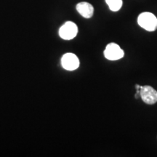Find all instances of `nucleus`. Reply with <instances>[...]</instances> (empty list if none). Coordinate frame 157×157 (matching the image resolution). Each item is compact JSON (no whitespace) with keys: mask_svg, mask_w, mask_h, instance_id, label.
Returning a JSON list of instances; mask_svg holds the SVG:
<instances>
[{"mask_svg":"<svg viewBox=\"0 0 157 157\" xmlns=\"http://www.w3.org/2000/svg\"><path fill=\"white\" fill-rule=\"evenodd\" d=\"M140 95L143 101L148 105H153L157 102V91L148 85L140 86Z\"/></svg>","mask_w":157,"mask_h":157,"instance_id":"obj_4","label":"nucleus"},{"mask_svg":"<svg viewBox=\"0 0 157 157\" xmlns=\"http://www.w3.org/2000/svg\"><path fill=\"white\" fill-rule=\"evenodd\" d=\"M76 7V10L82 17H85V18H90L91 17H93L94 7L91 4L86 2H82L78 3Z\"/></svg>","mask_w":157,"mask_h":157,"instance_id":"obj_6","label":"nucleus"},{"mask_svg":"<svg viewBox=\"0 0 157 157\" xmlns=\"http://www.w3.org/2000/svg\"><path fill=\"white\" fill-rule=\"evenodd\" d=\"M78 33V27L75 23L71 21H68L60 27L59 30V35L63 39L70 40L75 38Z\"/></svg>","mask_w":157,"mask_h":157,"instance_id":"obj_2","label":"nucleus"},{"mask_svg":"<svg viewBox=\"0 0 157 157\" xmlns=\"http://www.w3.org/2000/svg\"><path fill=\"white\" fill-rule=\"evenodd\" d=\"M105 2L109 5V9L113 12H117L122 7V0H105Z\"/></svg>","mask_w":157,"mask_h":157,"instance_id":"obj_7","label":"nucleus"},{"mask_svg":"<svg viewBox=\"0 0 157 157\" xmlns=\"http://www.w3.org/2000/svg\"><path fill=\"white\" fill-rule=\"evenodd\" d=\"M137 23L141 28L148 31H154L157 29V17L151 13L145 12L139 15Z\"/></svg>","mask_w":157,"mask_h":157,"instance_id":"obj_1","label":"nucleus"},{"mask_svg":"<svg viewBox=\"0 0 157 157\" xmlns=\"http://www.w3.org/2000/svg\"><path fill=\"white\" fill-rule=\"evenodd\" d=\"M124 52L122 49L115 43H110L104 50L105 58L109 60H117L122 58Z\"/></svg>","mask_w":157,"mask_h":157,"instance_id":"obj_3","label":"nucleus"},{"mask_svg":"<svg viewBox=\"0 0 157 157\" xmlns=\"http://www.w3.org/2000/svg\"><path fill=\"white\" fill-rule=\"evenodd\" d=\"M61 64L64 69L74 71L77 69L79 66V60L76 55L66 53L62 57Z\"/></svg>","mask_w":157,"mask_h":157,"instance_id":"obj_5","label":"nucleus"}]
</instances>
